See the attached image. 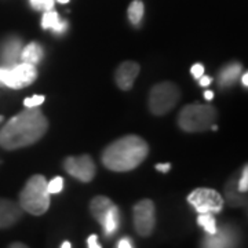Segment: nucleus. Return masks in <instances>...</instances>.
Returning <instances> with one entry per match:
<instances>
[{
    "mask_svg": "<svg viewBox=\"0 0 248 248\" xmlns=\"http://www.w3.org/2000/svg\"><path fill=\"white\" fill-rule=\"evenodd\" d=\"M48 122L37 108H27L11 117L0 130V146L16 151L37 142L47 131Z\"/></svg>",
    "mask_w": 248,
    "mask_h": 248,
    "instance_id": "1",
    "label": "nucleus"
},
{
    "mask_svg": "<svg viewBox=\"0 0 248 248\" xmlns=\"http://www.w3.org/2000/svg\"><path fill=\"white\" fill-rule=\"evenodd\" d=\"M149 153V146L138 135H125L112 142L102 153V163L108 170L125 172L137 169Z\"/></svg>",
    "mask_w": 248,
    "mask_h": 248,
    "instance_id": "2",
    "label": "nucleus"
},
{
    "mask_svg": "<svg viewBox=\"0 0 248 248\" xmlns=\"http://www.w3.org/2000/svg\"><path fill=\"white\" fill-rule=\"evenodd\" d=\"M19 205L24 211L36 217L47 213L50 207V193L43 175H33L28 179L19 193Z\"/></svg>",
    "mask_w": 248,
    "mask_h": 248,
    "instance_id": "3",
    "label": "nucleus"
},
{
    "mask_svg": "<svg viewBox=\"0 0 248 248\" xmlns=\"http://www.w3.org/2000/svg\"><path fill=\"white\" fill-rule=\"evenodd\" d=\"M218 112L213 105L190 104L182 108L178 116V124L186 133L207 131L217 123Z\"/></svg>",
    "mask_w": 248,
    "mask_h": 248,
    "instance_id": "4",
    "label": "nucleus"
},
{
    "mask_svg": "<svg viewBox=\"0 0 248 248\" xmlns=\"http://www.w3.org/2000/svg\"><path fill=\"white\" fill-rule=\"evenodd\" d=\"M181 98V91L171 81L156 84L149 94V108L153 115H166L172 110Z\"/></svg>",
    "mask_w": 248,
    "mask_h": 248,
    "instance_id": "5",
    "label": "nucleus"
},
{
    "mask_svg": "<svg viewBox=\"0 0 248 248\" xmlns=\"http://www.w3.org/2000/svg\"><path fill=\"white\" fill-rule=\"evenodd\" d=\"M37 76L35 65L21 62L13 68H0V84L10 89H24L35 81Z\"/></svg>",
    "mask_w": 248,
    "mask_h": 248,
    "instance_id": "6",
    "label": "nucleus"
},
{
    "mask_svg": "<svg viewBox=\"0 0 248 248\" xmlns=\"http://www.w3.org/2000/svg\"><path fill=\"white\" fill-rule=\"evenodd\" d=\"M187 202L195 207L199 214H218L223 208V199L222 196L208 187H199L195 189L187 196Z\"/></svg>",
    "mask_w": 248,
    "mask_h": 248,
    "instance_id": "7",
    "label": "nucleus"
},
{
    "mask_svg": "<svg viewBox=\"0 0 248 248\" xmlns=\"http://www.w3.org/2000/svg\"><path fill=\"white\" fill-rule=\"evenodd\" d=\"M134 226L137 233L142 237H149L156 225V208L149 199H143L134 205Z\"/></svg>",
    "mask_w": 248,
    "mask_h": 248,
    "instance_id": "8",
    "label": "nucleus"
},
{
    "mask_svg": "<svg viewBox=\"0 0 248 248\" xmlns=\"http://www.w3.org/2000/svg\"><path fill=\"white\" fill-rule=\"evenodd\" d=\"M63 167L66 172L81 182H90L95 177V164L89 155H83L79 157L71 156L63 161Z\"/></svg>",
    "mask_w": 248,
    "mask_h": 248,
    "instance_id": "9",
    "label": "nucleus"
},
{
    "mask_svg": "<svg viewBox=\"0 0 248 248\" xmlns=\"http://www.w3.org/2000/svg\"><path fill=\"white\" fill-rule=\"evenodd\" d=\"M237 234L232 228L226 226L222 231H217L214 234H207L203 240L202 248H234Z\"/></svg>",
    "mask_w": 248,
    "mask_h": 248,
    "instance_id": "10",
    "label": "nucleus"
},
{
    "mask_svg": "<svg viewBox=\"0 0 248 248\" xmlns=\"http://www.w3.org/2000/svg\"><path fill=\"white\" fill-rule=\"evenodd\" d=\"M22 217V208L16 202L0 199V229H7L16 225Z\"/></svg>",
    "mask_w": 248,
    "mask_h": 248,
    "instance_id": "11",
    "label": "nucleus"
},
{
    "mask_svg": "<svg viewBox=\"0 0 248 248\" xmlns=\"http://www.w3.org/2000/svg\"><path fill=\"white\" fill-rule=\"evenodd\" d=\"M140 73V65L137 62L125 61L119 65L116 71V83L124 91L130 90L134 86V81Z\"/></svg>",
    "mask_w": 248,
    "mask_h": 248,
    "instance_id": "12",
    "label": "nucleus"
},
{
    "mask_svg": "<svg viewBox=\"0 0 248 248\" xmlns=\"http://www.w3.org/2000/svg\"><path fill=\"white\" fill-rule=\"evenodd\" d=\"M22 51V42L18 37H9L0 46V58L6 65H16Z\"/></svg>",
    "mask_w": 248,
    "mask_h": 248,
    "instance_id": "13",
    "label": "nucleus"
},
{
    "mask_svg": "<svg viewBox=\"0 0 248 248\" xmlns=\"http://www.w3.org/2000/svg\"><path fill=\"white\" fill-rule=\"evenodd\" d=\"M113 205L115 204H113V202L110 199H108L105 196H97L90 203V211L93 214V217L102 225V222L105 219L107 214L110 211V208Z\"/></svg>",
    "mask_w": 248,
    "mask_h": 248,
    "instance_id": "14",
    "label": "nucleus"
},
{
    "mask_svg": "<svg viewBox=\"0 0 248 248\" xmlns=\"http://www.w3.org/2000/svg\"><path fill=\"white\" fill-rule=\"evenodd\" d=\"M225 196H226V202L231 207H243L247 203V199L243 195V192L239 190L237 182L234 178L231 179L225 186Z\"/></svg>",
    "mask_w": 248,
    "mask_h": 248,
    "instance_id": "15",
    "label": "nucleus"
},
{
    "mask_svg": "<svg viewBox=\"0 0 248 248\" xmlns=\"http://www.w3.org/2000/svg\"><path fill=\"white\" fill-rule=\"evenodd\" d=\"M42 28L43 29H51L55 33L61 35V33H63L68 29V24L61 21L60 16L55 11L50 10V11H46L45 14H43V18H42Z\"/></svg>",
    "mask_w": 248,
    "mask_h": 248,
    "instance_id": "16",
    "label": "nucleus"
},
{
    "mask_svg": "<svg viewBox=\"0 0 248 248\" xmlns=\"http://www.w3.org/2000/svg\"><path fill=\"white\" fill-rule=\"evenodd\" d=\"M241 73V66L240 63H229L225 68H222V71L219 72V86L221 87H229L234 83V80L237 79Z\"/></svg>",
    "mask_w": 248,
    "mask_h": 248,
    "instance_id": "17",
    "label": "nucleus"
},
{
    "mask_svg": "<svg viewBox=\"0 0 248 248\" xmlns=\"http://www.w3.org/2000/svg\"><path fill=\"white\" fill-rule=\"evenodd\" d=\"M19 58L22 60V62L36 65L43 58V48H42V46L39 45V43H29L27 47L22 48Z\"/></svg>",
    "mask_w": 248,
    "mask_h": 248,
    "instance_id": "18",
    "label": "nucleus"
},
{
    "mask_svg": "<svg viewBox=\"0 0 248 248\" xmlns=\"http://www.w3.org/2000/svg\"><path fill=\"white\" fill-rule=\"evenodd\" d=\"M119 221H120V214H119V208L113 205L110 208V211L107 214L105 219L102 222V226H104V231L107 236H112L117 228H119Z\"/></svg>",
    "mask_w": 248,
    "mask_h": 248,
    "instance_id": "19",
    "label": "nucleus"
},
{
    "mask_svg": "<svg viewBox=\"0 0 248 248\" xmlns=\"http://www.w3.org/2000/svg\"><path fill=\"white\" fill-rule=\"evenodd\" d=\"M145 13V6L141 0H134L128 7V19L133 25H138L141 22L142 17Z\"/></svg>",
    "mask_w": 248,
    "mask_h": 248,
    "instance_id": "20",
    "label": "nucleus"
},
{
    "mask_svg": "<svg viewBox=\"0 0 248 248\" xmlns=\"http://www.w3.org/2000/svg\"><path fill=\"white\" fill-rule=\"evenodd\" d=\"M197 223L200 226H203L204 231L207 232V234H214L215 232L218 231L215 218L211 214H200L199 218H197Z\"/></svg>",
    "mask_w": 248,
    "mask_h": 248,
    "instance_id": "21",
    "label": "nucleus"
},
{
    "mask_svg": "<svg viewBox=\"0 0 248 248\" xmlns=\"http://www.w3.org/2000/svg\"><path fill=\"white\" fill-rule=\"evenodd\" d=\"M63 187V179L61 177H55L53 178L50 182H47V190L50 195H57L60 193Z\"/></svg>",
    "mask_w": 248,
    "mask_h": 248,
    "instance_id": "22",
    "label": "nucleus"
},
{
    "mask_svg": "<svg viewBox=\"0 0 248 248\" xmlns=\"http://www.w3.org/2000/svg\"><path fill=\"white\" fill-rule=\"evenodd\" d=\"M32 7L36 10H45L50 11L54 7V0H31Z\"/></svg>",
    "mask_w": 248,
    "mask_h": 248,
    "instance_id": "23",
    "label": "nucleus"
},
{
    "mask_svg": "<svg viewBox=\"0 0 248 248\" xmlns=\"http://www.w3.org/2000/svg\"><path fill=\"white\" fill-rule=\"evenodd\" d=\"M46 97L45 95H33L31 98H25L24 101V105L27 108H37L40 107L43 102H45Z\"/></svg>",
    "mask_w": 248,
    "mask_h": 248,
    "instance_id": "24",
    "label": "nucleus"
},
{
    "mask_svg": "<svg viewBox=\"0 0 248 248\" xmlns=\"http://www.w3.org/2000/svg\"><path fill=\"white\" fill-rule=\"evenodd\" d=\"M237 187H239L240 192L246 193L248 189V169L247 166L244 167L243 172H241V177H240L239 182H237Z\"/></svg>",
    "mask_w": 248,
    "mask_h": 248,
    "instance_id": "25",
    "label": "nucleus"
},
{
    "mask_svg": "<svg viewBox=\"0 0 248 248\" xmlns=\"http://www.w3.org/2000/svg\"><path fill=\"white\" fill-rule=\"evenodd\" d=\"M190 72H192V75L195 76L196 79L199 80L204 75V66L202 63H195V65L192 66Z\"/></svg>",
    "mask_w": 248,
    "mask_h": 248,
    "instance_id": "26",
    "label": "nucleus"
},
{
    "mask_svg": "<svg viewBox=\"0 0 248 248\" xmlns=\"http://www.w3.org/2000/svg\"><path fill=\"white\" fill-rule=\"evenodd\" d=\"M117 248H134V247H133L131 240L128 239V237H123V239L119 240V243H117Z\"/></svg>",
    "mask_w": 248,
    "mask_h": 248,
    "instance_id": "27",
    "label": "nucleus"
},
{
    "mask_svg": "<svg viewBox=\"0 0 248 248\" xmlns=\"http://www.w3.org/2000/svg\"><path fill=\"white\" fill-rule=\"evenodd\" d=\"M87 244H89V248H102L97 241V234H91L87 240Z\"/></svg>",
    "mask_w": 248,
    "mask_h": 248,
    "instance_id": "28",
    "label": "nucleus"
},
{
    "mask_svg": "<svg viewBox=\"0 0 248 248\" xmlns=\"http://www.w3.org/2000/svg\"><path fill=\"white\" fill-rule=\"evenodd\" d=\"M155 169L157 170V171H160V172H169L170 169H171V164H169V163H164V164L159 163V164L155 166Z\"/></svg>",
    "mask_w": 248,
    "mask_h": 248,
    "instance_id": "29",
    "label": "nucleus"
},
{
    "mask_svg": "<svg viewBox=\"0 0 248 248\" xmlns=\"http://www.w3.org/2000/svg\"><path fill=\"white\" fill-rule=\"evenodd\" d=\"M211 81H213V79L210 78V76H202L200 78V80H199V83H200V86H203V87H207V86H210L211 84Z\"/></svg>",
    "mask_w": 248,
    "mask_h": 248,
    "instance_id": "30",
    "label": "nucleus"
},
{
    "mask_svg": "<svg viewBox=\"0 0 248 248\" xmlns=\"http://www.w3.org/2000/svg\"><path fill=\"white\" fill-rule=\"evenodd\" d=\"M9 248H29L27 244H24V243H13V244H10Z\"/></svg>",
    "mask_w": 248,
    "mask_h": 248,
    "instance_id": "31",
    "label": "nucleus"
},
{
    "mask_svg": "<svg viewBox=\"0 0 248 248\" xmlns=\"http://www.w3.org/2000/svg\"><path fill=\"white\" fill-rule=\"evenodd\" d=\"M204 98L207 99V101H211L214 98V93L211 91V90H207L205 93H204Z\"/></svg>",
    "mask_w": 248,
    "mask_h": 248,
    "instance_id": "32",
    "label": "nucleus"
},
{
    "mask_svg": "<svg viewBox=\"0 0 248 248\" xmlns=\"http://www.w3.org/2000/svg\"><path fill=\"white\" fill-rule=\"evenodd\" d=\"M241 83L244 84V87H247L248 86V73L246 72L244 75H243V78H241Z\"/></svg>",
    "mask_w": 248,
    "mask_h": 248,
    "instance_id": "33",
    "label": "nucleus"
},
{
    "mask_svg": "<svg viewBox=\"0 0 248 248\" xmlns=\"http://www.w3.org/2000/svg\"><path fill=\"white\" fill-rule=\"evenodd\" d=\"M61 248H72L71 243H69V241H63V243H62Z\"/></svg>",
    "mask_w": 248,
    "mask_h": 248,
    "instance_id": "34",
    "label": "nucleus"
},
{
    "mask_svg": "<svg viewBox=\"0 0 248 248\" xmlns=\"http://www.w3.org/2000/svg\"><path fill=\"white\" fill-rule=\"evenodd\" d=\"M58 3H61V4H65V3H68L69 0H57Z\"/></svg>",
    "mask_w": 248,
    "mask_h": 248,
    "instance_id": "35",
    "label": "nucleus"
},
{
    "mask_svg": "<svg viewBox=\"0 0 248 248\" xmlns=\"http://www.w3.org/2000/svg\"><path fill=\"white\" fill-rule=\"evenodd\" d=\"M3 122V116H0V123Z\"/></svg>",
    "mask_w": 248,
    "mask_h": 248,
    "instance_id": "36",
    "label": "nucleus"
}]
</instances>
